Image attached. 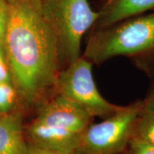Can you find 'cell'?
<instances>
[{
    "label": "cell",
    "mask_w": 154,
    "mask_h": 154,
    "mask_svg": "<svg viewBox=\"0 0 154 154\" xmlns=\"http://www.w3.org/2000/svg\"><path fill=\"white\" fill-rule=\"evenodd\" d=\"M2 48H3V43L0 40V49H2Z\"/></svg>",
    "instance_id": "2e32d148"
},
{
    "label": "cell",
    "mask_w": 154,
    "mask_h": 154,
    "mask_svg": "<svg viewBox=\"0 0 154 154\" xmlns=\"http://www.w3.org/2000/svg\"><path fill=\"white\" fill-rule=\"evenodd\" d=\"M91 118L75 102L57 94L39 108L27 130L37 145L69 153L78 149L81 136L91 124Z\"/></svg>",
    "instance_id": "7a4b0ae2"
},
{
    "label": "cell",
    "mask_w": 154,
    "mask_h": 154,
    "mask_svg": "<svg viewBox=\"0 0 154 154\" xmlns=\"http://www.w3.org/2000/svg\"><path fill=\"white\" fill-rule=\"evenodd\" d=\"M45 16L59 42L62 59L70 63L80 58L83 36L94 26L99 12L88 0H42Z\"/></svg>",
    "instance_id": "277c9868"
},
{
    "label": "cell",
    "mask_w": 154,
    "mask_h": 154,
    "mask_svg": "<svg viewBox=\"0 0 154 154\" xmlns=\"http://www.w3.org/2000/svg\"><path fill=\"white\" fill-rule=\"evenodd\" d=\"M154 49V14L136 16L92 32L83 57L101 64L118 56Z\"/></svg>",
    "instance_id": "3957f363"
},
{
    "label": "cell",
    "mask_w": 154,
    "mask_h": 154,
    "mask_svg": "<svg viewBox=\"0 0 154 154\" xmlns=\"http://www.w3.org/2000/svg\"><path fill=\"white\" fill-rule=\"evenodd\" d=\"M92 64L83 57L69 63L59 74L56 92L75 102L91 117L105 119L124 106L110 103L100 94L94 79Z\"/></svg>",
    "instance_id": "8992f818"
},
{
    "label": "cell",
    "mask_w": 154,
    "mask_h": 154,
    "mask_svg": "<svg viewBox=\"0 0 154 154\" xmlns=\"http://www.w3.org/2000/svg\"><path fill=\"white\" fill-rule=\"evenodd\" d=\"M9 19V4L7 0H0V40L2 42Z\"/></svg>",
    "instance_id": "7c38bea8"
},
{
    "label": "cell",
    "mask_w": 154,
    "mask_h": 154,
    "mask_svg": "<svg viewBox=\"0 0 154 154\" xmlns=\"http://www.w3.org/2000/svg\"><path fill=\"white\" fill-rule=\"evenodd\" d=\"M154 9V0H107L100 10L94 30L107 27Z\"/></svg>",
    "instance_id": "52a82bcc"
},
{
    "label": "cell",
    "mask_w": 154,
    "mask_h": 154,
    "mask_svg": "<svg viewBox=\"0 0 154 154\" xmlns=\"http://www.w3.org/2000/svg\"><path fill=\"white\" fill-rule=\"evenodd\" d=\"M27 146L21 113L0 115V154H24Z\"/></svg>",
    "instance_id": "ba28073f"
},
{
    "label": "cell",
    "mask_w": 154,
    "mask_h": 154,
    "mask_svg": "<svg viewBox=\"0 0 154 154\" xmlns=\"http://www.w3.org/2000/svg\"><path fill=\"white\" fill-rule=\"evenodd\" d=\"M128 154H154V144L134 136L127 146Z\"/></svg>",
    "instance_id": "8fae6325"
},
{
    "label": "cell",
    "mask_w": 154,
    "mask_h": 154,
    "mask_svg": "<svg viewBox=\"0 0 154 154\" xmlns=\"http://www.w3.org/2000/svg\"><path fill=\"white\" fill-rule=\"evenodd\" d=\"M143 108V101H138L101 122L90 124L81 136L74 154H120L134 135Z\"/></svg>",
    "instance_id": "5b68a950"
},
{
    "label": "cell",
    "mask_w": 154,
    "mask_h": 154,
    "mask_svg": "<svg viewBox=\"0 0 154 154\" xmlns=\"http://www.w3.org/2000/svg\"><path fill=\"white\" fill-rule=\"evenodd\" d=\"M19 94L12 83L0 82V115L16 111Z\"/></svg>",
    "instance_id": "9c48e42d"
},
{
    "label": "cell",
    "mask_w": 154,
    "mask_h": 154,
    "mask_svg": "<svg viewBox=\"0 0 154 154\" xmlns=\"http://www.w3.org/2000/svg\"><path fill=\"white\" fill-rule=\"evenodd\" d=\"M0 82L12 83V76L3 48L0 49Z\"/></svg>",
    "instance_id": "4fadbf2b"
},
{
    "label": "cell",
    "mask_w": 154,
    "mask_h": 154,
    "mask_svg": "<svg viewBox=\"0 0 154 154\" xmlns=\"http://www.w3.org/2000/svg\"><path fill=\"white\" fill-rule=\"evenodd\" d=\"M134 136L154 144V113H142L136 123Z\"/></svg>",
    "instance_id": "30bf717a"
},
{
    "label": "cell",
    "mask_w": 154,
    "mask_h": 154,
    "mask_svg": "<svg viewBox=\"0 0 154 154\" xmlns=\"http://www.w3.org/2000/svg\"><path fill=\"white\" fill-rule=\"evenodd\" d=\"M24 154H60L57 152L52 151L51 150L44 149L40 146L34 145V144L28 143L27 148Z\"/></svg>",
    "instance_id": "5bb4252c"
},
{
    "label": "cell",
    "mask_w": 154,
    "mask_h": 154,
    "mask_svg": "<svg viewBox=\"0 0 154 154\" xmlns=\"http://www.w3.org/2000/svg\"><path fill=\"white\" fill-rule=\"evenodd\" d=\"M143 112L145 113H154V93L149 99L143 101Z\"/></svg>",
    "instance_id": "9a60e30c"
},
{
    "label": "cell",
    "mask_w": 154,
    "mask_h": 154,
    "mask_svg": "<svg viewBox=\"0 0 154 154\" xmlns=\"http://www.w3.org/2000/svg\"><path fill=\"white\" fill-rule=\"evenodd\" d=\"M3 49L19 99L40 108L55 91L62 60L42 0H7Z\"/></svg>",
    "instance_id": "6da1fadb"
}]
</instances>
